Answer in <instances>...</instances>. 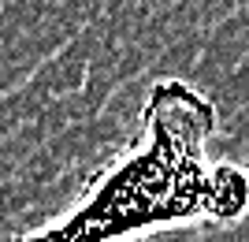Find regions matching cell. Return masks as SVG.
<instances>
[{
  "instance_id": "obj_1",
  "label": "cell",
  "mask_w": 249,
  "mask_h": 242,
  "mask_svg": "<svg viewBox=\"0 0 249 242\" xmlns=\"http://www.w3.org/2000/svg\"><path fill=\"white\" fill-rule=\"evenodd\" d=\"M216 101L182 78H160L142 105V142L89 179L60 220L4 242H126L190 223H238L249 212V171L208 160Z\"/></svg>"
}]
</instances>
